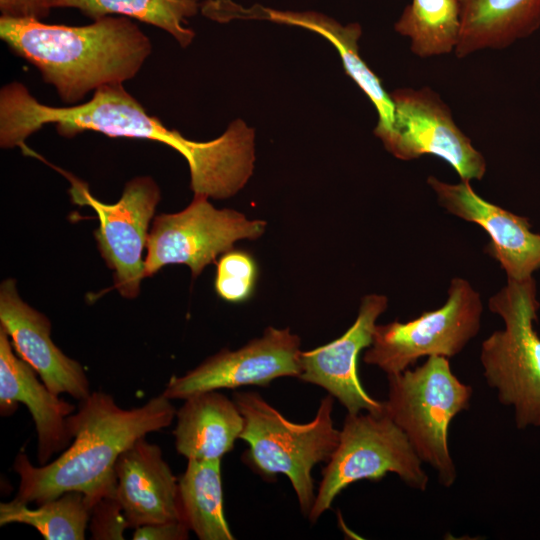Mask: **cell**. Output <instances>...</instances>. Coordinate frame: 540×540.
Instances as JSON below:
<instances>
[{"label":"cell","mask_w":540,"mask_h":540,"mask_svg":"<svg viewBox=\"0 0 540 540\" xmlns=\"http://www.w3.org/2000/svg\"><path fill=\"white\" fill-rule=\"evenodd\" d=\"M54 124L59 135L72 138L84 131L109 137L145 139L168 145L188 162L194 195L225 199L246 184L254 168V132L237 120L218 138L198 142L168 129L124 88L100 87L87 102L54 107L39 102L19 82L0 91V146L25 148V140L44 125Z\"/></svg>","instance_id":"cell-1"},{"label":"cell","mask_w":540,"mask_h":540,"mask_svg":"<svg viewBox=\"0 0 540 540\" xmlns=\"http://www.w3.org/2000/svg\"><path fill=\"white\" fill-rule=\"evenodd\" d=\"M171 401L160 394L126 409L103 391L91 392L68 417L73 441L60 456L35 466L25 453H18L13 464L19 476L14 499L42 504L77 491L94 503L115 489L119 456L140 438L170 426L177 411Z\"/></svg>","instance_id":"cell-2"},{"label":"cell","mask_w":540,"mask_h":540,"mask_svg":"<svg viewBox=\"0 0 540 540\" xmlns=\"http://www.w3.org/2000/svg\"><path fill=\"white\" fill-rule=\"evenodd\" d=\"M0 38L33 64L69 106L100 87L134 78L152 51L149 37L125 16L82 26L1 16Z\"/></svg>","instance_id":"cell-3"},{"label":"cell","mask_w":540,"mask_h":540,"mask_svg":"<svg viewBox=\"0 0 540 540\" xmlns=\"http://www.w3.org/2000/svg\"><path fill=\"white\" fill-rule=\"evenodd\" d=\"M233 400L244 419L240 439L248 444L244 462L263 478L285 475L304 515L311 511L316 493L313 467L327 462L339 440L333 422L334 398L321 399L312 420H288L257 392H235Z\"/></svg>","instance_id":"cell-4"},{"label":"cell","mask_w":540,"mask_h":540,"mask_svg":"<svg viewBox=\"0 0 540 540\" xmlns=\"http://www.w3.org/2000/svg\"><path fill=\"white\" fill-rule=\"evenodd\" d=\"M539 308L533 277L507 279L489 299L504 329L486 338L480 352L488 386L497 390L501 404L514 408L519 429L540 426V337L534 328Z\"/></svg>","instance_id":"cell-5"},{"label":"cell","mask_w":540,"mask_h":540,"mask_svg":"<svg viewBox=\"0 0 540 540\" xmlns=\"http://www.w3.org/2000/svg\"><path fill=\"white\" fill-rule=\"evenodd\" d=\"M385 413L405 433L422 462L445 487L457 478L448 445L452 419L470 406L472 387L452 372L449 358L429 356L415 369L387 375Z\"/></svg>","instance_id":"cell-6"},{"label":"cell","mask_w":540,"mask_h":540,"mask_svg":"<svg viewBox=\"0 0 540 540\" xmlns=\"http://www.w3.org/2000/svg\"><path fill=\"white\" fill-rule=\"evenodd\" d=\"M322 470V479L308 519L316 522L349 485L379 481L396 474L413 489L424 491L428 476L405 433L384 412L348 413L337 447Z\"/></svg>","instance_id":"cell-7"},{"label":"cell","mask_w":540,"mask_h":540,"mask_svg":"<svg viewBox=\"0 0 540 540\" xmlns=\"http://www.w3.org/2000/svg\"><path fill=\"white\" fill-rule=\"evenodd\" d=\"M447 293L446 302L436 310L407 322L376 324L363 361L391 375L424 356L459 354L480 330L483 304L480 294L463 278H453Z\"/></svg>","instance_id":"cell-8"},{"label":"cell","mask_w":540,"mask_h":540,"mask_svg":"<svg viewBox=\"0 0 540 540\" xmlns=\"http://www.w3.org/2000/svg\"><path fill=\"white\" fill-rule=\"evenodd\" d=\"M266 226V221L250 220L233 209H216L208 197L194 195L182 211L154 218L146 246L145 277L168 264H184L196 278L235 242L261 237Z\"/></svg>","instance_id":"cell-9"},{"label":"cell","mask_w":540,"mask_h":540,"mask_svg":"<svg viewBox=\"0 0 540 540\" xmlns=\"http://www.w3.org/2000/svg\"><path fill=\"white\" fill-rule=\"evenodd\" d=\"M67 178L73 201L91 207L99 219L94 235L102 258L113 271L114 287L125 298L137 297L146 278L143 250L148 229L161 197L157 183L150 176L135 177L125 184L116 203L106 204L84 182L70 175Z\"/></svg>","instance_id":"cell-10"},{"label":"cell","mask_w":540,"mask_h":540,"mask_svg":"<svg viewBox=\"0 0 540 540\" xmlns=\"http://www.w3.org/2000/svg\"><path fill=\"white\" fill-rule=\"evenodd\" d=\"M394 126L384 147L401 160L431 154L446 161L461 180H481L486 160L454 122L450 108L429 87L393 91Z\"/></svg>","instance_id":"cell-11"},{"label":"cell","mask_w":540,"mask_h":540,"mask_svg":"<svg viewBox=\"0 0 540 540\" xmlns=\"http://www.w3.org/2000/svg\"><path fill=\"white\" fill-rule=\"evenodd\" d=\"M301 340L289 328L269 326L237 350L222 349L182 376H172L161 393L170 400L212 390L268 386L301 373Z\"/></svg>","instance_id":"cell-12"},{"label":"cell","mask_w":540,"mask_h":540,"mask_svg":"<svg viewBox=\"0 0 540 540\" xmlns=\"http://www.w3.org/2000/svg\"><path fill=\"white\" fill-rule=\"evenodd\" d=\"M387 305L384 295H365L354 323L345 333L325 345L301 352L298 378L326 390L348 413H384V401L373 398L362 386L357 363L360 352L371 345L376 321Z\"/></svg>","instance_id":"cell-13"},{"label":"cell","mask_w":540,"mask_h":540,"mask_svg":"<svg viewBox=\"0 0 540 540\" xmlns=\"http://www.w3.org/2000/svg\"><path fill=\"white\" fill-rule=\"evenodd\" d=\"M440 206L449 213L479 225L489 236L488 255L499 262L507 279L524 280L540 270V234L531 230L527 217L516 215L480 197L461 180L450 184L427 178Z\"/></svg>","instance_id":"cell-14"},{"label":"cell","mask_w":540,"mask_h":540,"mask_svg":"<svg viewBox=\"0 0 540 540\" xmlns=\"http://www.w3.org/2000/svg\"><path fill=\"white\" fill-rule=\"evenodd\" d=\"M0 328L11 338L16 354L53 393H65L79 401L91 394L81 364L55 345L50 320L23 301L12 278L0 287Z\"/></svg>","instance_id":"cell-15"},{"label":"cell","mask_w":540,"mask_h":540,"mask_svg":"<svg viewBox=\"0 0 540 540\" xmlns=\"http://www.w3.org/2000/svg\"><path fill=\"white\" fill-rule=\"evenodd\" d=\"M35 373L0 328V412L2 416L13 414L19 402L27 407L35 424L38 462L45 465L71 442L68 417L76 408L53 393Z\"/></svg>","instance_id":"cell-16"},{"label":"cell","mask_w":540,"mask_h":540,"mask_svg":"<svg viewBox=\"0 0 540 540\" xmlns=\"http://www.w3.org/2000/svg\"><path fill=\"white\" fill-rule=\"evenodd\" d=\"M115 494L131 527L182 520L178 479L160 447L145 437L117 459Z\"/></svg>","instance_id":"cell-17"},{"label":"cell","mask_w":540,"mask_h":540,"mask_svg":"<svg viewBox=\"0 0 540 540\" xmlns=\"http://www.w3.org/2000/svg\"><path fill=\"white\" fill-rule=\"evenodd\" d=\"M246 19H263L276 23L294 25L314 31L337 49L348 76L368 96L378 113V124L374 134L384 144L392 134L395 116L394 103L390 94L383 88L380 79L367 66L359 53L358 40L362 30L358 23L341 25L336 20L312 11H279L254 5L245 8Z\"/></svg>","instance_id":"cell-18"},{"label":"cell","mask_w":540,"mask_h":540,"mask_svg":"<svg viewBox=\"0 0 540 540\" xmlns=\"http://www.w3.org/2000/svg\"><path fill=\"white\" fill-rule=\"evenodd\" d=\"M176 419L175 447L187 460L222 459L233 449L244 428V419L235 401L219 390L184 399L176 411Z\"/></svg>","instance_id":"cell-19"},{"label":"cell","mask_w":540,"mask_h":540,"mask_svg":"<svg viewBox=\"0 0 540 540\" xmlns=\"http://www.w3.org/2000/svg\"><path fill=\"white\" fill-rule=\"evenodd\" d=\"M461 33L455 55L504 49L540 28V0H459Z\"/></svg>","instance_id":"cell-20"},{"label":"cell","mask_w":540,"mask_h":540,"mask_svg":"<svg viewBox=\"0 0 540 540\" xmlns=\"http://www.w3.org/2000/svg\"><path fill=\"white\" fill-rule=\"evenodd\" d=\"M182 521L200 540H233L224 514L221 459H189L178 479Z\"/></svg>","instance_id":"cell-21"},{"label":"cell","mask_w":540,"mask_h":540,"mask_svg":"<svg viewBox=\"0 0 540 540\" xmlns=\"http://www.w3.org/2000/svg\"><path fill=\"white\" fill-rule=\"evenodd\" d=\"M421 58L455 51L461 33L459 0H411L394 25Z\"/></svg>","instance_id":"cell-22"},{"label":"cell","mask_w":540,"mask_h":540,"mask_svg":"<svg viewBox=\"0 0 540 540\" xmlns=\"http://www.w3.org/2000/svg\"><path fill=\"white\" fill-rule=\"evenodd\" d=\"M53 8H75L97 20L113 14L156 26L188 46L195 33L185 26L186 19L197 14L198 0H50Z\"/></svg>","instance_id":"cell-23"},{"label":"cell","mask_w":540,"mask_h":540,"mask_svg":"<svg viewBox=\"0 0 540 540\" xmlns=\"http://www.w3.org/2000/svg\"><path fill=\"white\" fill-rule=\"evenodd\" d=\"M92 505L85 494L77 491L66 492L34 509L13 499L1 503L0 525L26 524L46 540H83Z\"/></svg>","instance_id":"cell-24"},{"label":"cell","mask_w":540,"mask_h":540,"mask_svg":"<svg viewBox=\"0 0 540 540\" xmlns=\"http://www.w3.org/2000/svg\"><path fill=\"white\" fill-rule=\"evenodd\" d=\"M258 278L254 257L242 250L225 252L217 263L215 290L230 303L247 301L253 294Z\"/></svg>","instance_id":"cell-25"},{"label":"cell","mask_w":540,"mask_h":540,"mask_svg":"<svg viewBox=\"0 0 540 540\" xmlns=\"http://www.w3.org/2000/svg\"><path fill=\"white\" fill-rule=\"evenodd\" d=\"M130 527L115 489L93 503L89 520L93 539L121 540L124 538V531Z\"/></svg>","instance_id":"cell-26"},{"label":"cell","mask_w":540,"mask_h":540,"mask_svg":"<svg viewBox=\"0 0 540 540\" xmlns=\"http://www.w3.org/2000/svg\"><path fill=\"white\" fill-rule=\"evenodd\" d=\"M189 528L182 520L146 524L135 528V540H186Z\"/></svg>","instance_id":"cell-27"},{"label":"cell","mask_w":540,"mask_h":540,"mask_svg":"<svg viewBox=\"0 0 540 540\" xmlns=\"http://www.w3.org/2000/svg\"><path fill=\"white\" fill-rule=\"evenodd\" d=\"M50 10V0H0V12L4 17L42 20Z\"/></svg>","instance_id":"cell-28"}]
</instances>
